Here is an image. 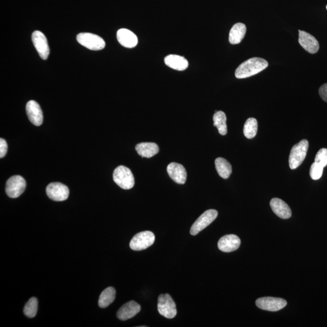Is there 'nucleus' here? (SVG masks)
<instances>
[{
	"label": "nucleus",
	"instance_id": "nucleus-1",
	"mask_svg": "<svg viewBox=\"0 0 327 327\" xmlns=\"http://www.w3.org/2000/svg\"><path fill=\"white\" fill-rule=\"evenodd\" d=\"M268 65V62L263 58L255 57L247 59L237 68L235 76L238 79L249 78L262 72Z\"/></svg>",
	"mask_w": 327,
	"mask_h": 327
},
{
	"label": "nucleus",
	"instance_id": "nucleus-2",
	"mask_svg": "<svg viewBox=\"0 0 327 327\" xmlns=\"http://www.w3.org/2000/svg\"><path fill=\"white\" fill-rule=\"evenodd\" d=\"M309 141L302 140L295 144L291 150L289 156V166L294 170L299 167L303 163L309 149Z\"/></svg>",
	"mask_w": 327,
	"mask_h": 327
},
{
	"label": "nucleus",
	"instance_id": "nucleus-3",
	"mask_svg": "<svg viewBox=\"0 0 327 327\" xmlns=\"http://www.w3.org/2000/svg\"><path fill=\"white\" fill-rule=\"evenodd\" d=\"M113 181L124 190H129L134 186L135 179L132 171L124 165L118 166L113 174Z\"/></svg>",
	"mask_w": 327,
	"mask_h": 327
},
{
	"label": "nucleus",
	"instance_id": "nucleus-4",
	"mask_svg": "<svg viewBox=\"0 0 327 327\" xmlns=\"http://www.w3.org/2000/svg\"><path fill=\"white\" fill-rule=\"evenodd\" d=\"M77 42L92 51H100L105 48L106 43L102 37L91 33H81L76 37Z\"/></svg>",
	"mask_w": 327,
	"mask_h": 327
},
{
	"label": "nucleus",
	"instance_id": "nucleus-5",
	"mask_svg": "<svg viewBox=\"0 0 327 327\" xmlns=\"http://www.w3.org/2000/svg\"><path fill=\"white\" fill-rule=\"evenodd\" d=\"M158 310L161 315L167 319H173L177 314L176 304L168 294H162L158 297Z\"/></svg>",
	"mask_w": 327,
	"mask_h": 327
},
{
	"label": "nucleus",
	"instance_id": "nucleus-6",
	"mask_svg": "<svg viewBox=\"0 0 327 327\" xmlns=\"http://www.w3.org/2000/svg\"><path fill=\"white\" fill-rule=\"evenodd\" d=\"M155 239V234L152 231H142L133 236L130 242V247L135 251L145 250L154 244Z\"/></svg>",
	"mask_w": 327,
	"mask_h": 327
},
{
	"label": "nucleus",
	"instance_id": "nucleus-7",
	"mask_svg": "<svg viewBox=\"0 0 327 327\" xmlns=\"http://www.w3.org/2000/svg\"><path fill=\"white\" fill-rule=\"evenodd\" d=\"M26 187V182L23 177L15 175L7 180L5 185V192L9 197L16 198L24 192Z\"/></svg>",
	"mask_w": 327,
	"mask_h": 327
},
{
	"label": "nucleus",
	"instance_id": "nucleus-8",
	"mask_svg": "<svg viewBox=\"0 0 327 327\" xmlns=\"http://www.w3.org/2000/svg\"><path fill=\"white\" fill-rule=\"evenodd\" d=\"M218 215V212L214 209L208 210L204 212L193 223L190 229V234L193 236L198 234L214 222L216 219Z\"/></svg>",
	"mask_w": 327,
	"mask_h": 327
},
{
	"label": "nucleus",
	"instance_id": "nucleus-9",
	"mask_svg": "<svg viewBox=\"0 0 327 327\" xmlns=\"http://www.w3.org/2000/svg\"><path fill=\"white\" fill-rule=\"evenodd\" d=\"M287 302L285 299L272 297H264L259 298L256 301V305L258 308L269 312H277L287 305Z\"/></svg>",
	"mask_w": 327,
	"mask_h": 327
},
{
	"label": "nucleus",
	"instance_id": "nucleus-10",
	"mask_svg": "<svg viewBox=\"0 0 327 327\" xmlns=\"http://www.w3.org/2000/svg\"><path fill=\"white\" fill-rule=\"evenodd\" d=\"M46 193L52 200L63 201L69 197V190L66 185L60 182H53L48 185Z\"/></svg>",
	"mask_w": 327,
	"mask_h": 327
},
{
	"label": "nucleus",
	"instance_id": "nucleus-11",
	"mask_svg": "<svg viewBox=\"0 0 327 327\" xmlns=\"http://www.w3.org/2000/svg\"><path fill=\"white\" fill-rule=\"evenodd\" d=\"M32 40L41 58L47 59L50 53L47 38L40 31H35L32 34Z\"/></svg>",
	"mask_w": 327,
	"mask_h": 327
},
{
	"label": "nucleus",
	"instance_id": "nucleus-12",
	"mask_svg": "<svg viewBox=\"0 0 327 327\" xmlns=\"http://www.w3.org/2000/svg\"><path fill=\"white\" fill-rule=\"evenodd\" d=\"M299 43L305 51L312 54L317 53L320 49L318 40L305 31H299Z\"/></svg>",
	"mask_w": 327,
	"mask_h": 327
},
{
	"label": "nucleus",
	"instance_id": "nucleus-13",
	"mask_svg": "<svg viewBox=\"0 0 327 327\" xmlns=\"http://www.w3.org/2000/svg\"><path fill=\"white\" fill-rule=\"evenodd\" d=\"M241 240L235 234H227L222 236L218 242V246L223 252H232L239 249Z\"/></svg>",
	"mask_w": 327,
	"mask_h": 327
},
{
	"label": "nucleus",
	"instance_id": "nucleus-14",
	"mask_svg": "<svg viewBox=\"0 0 327 327\" xmlns=\"http://www.w3.org/2000/svg\"><path fill=\"white\" fill-rule=\"evenodd\" d=\"M26 113L27 116L32 123L36 126L42 125L43 121V115L40 106L35 101H29L26 105Z\"/></svg>",
	"mask_w": 327,
	"mask_h": 327
},
{
	"label": "nucleus",
	"instance_id": "nucleus-15",
	"mask_svg": "<svg viewBox=\"0 0 327 327\" xmlns=\"http://www.w3.org/2000/svg\"><path fill=\"white\" fill-rule=\"evenodd\" d=\"M167 172L171 179L176 183L184 184L187 179V171L183 165L176 163L169 164Z\"/></svg>",
	"mask_w": 327,
	"mask_h": 327
},
{
	"label": "nucleus",
	"instance_id": "nucleus-16",
	"mask_svg": "<svg viewBox=\"0 0 327 327\" xmlns=\"http://www.w3.org/2000/svg\"><path fill=\"white\" fill-rule=\"evenodd\" d=\"M140 311V305L135 301H130L120 308L117 312V318L119 320L126 321L134 317Z\"/></svg>",
	"mask_w": 327,
	"mask_h": 327
},
{
	"label": "nucleus",
	"instance_id": "nucleus-17",
	"mask_svg": "<svg viewBox=\"0 0 327 327\" xmlns=\"http://www.w3.org/2000/svg\"><path fill=\"white\" fill-rule=\"evenodd\" d=\"M270 204H271L272 212L278 217L283 219H287L291 217V211L290 207L280 199L272 198Z\"/></svg>",
	"mask_w": 327,
	"mask_h": 327
},
{
	"label": "nucleus",
	"instance_id": "nucleus-18",
	"mask_svg": "<svg viewBox=\"0 0 327 327\" xmlns=\"http://www.w3.org/2000/svg\"><path fill=\"white\" fill-rule=\"evenodd\" d=\"M117 39L125 48H133L138 45V40L136 35L126 29L119 30L117 32Z\"/></svg>",
	"mask_w": 327,
	"mask_h": 327
},
{
	"label": "nucleus",
	"instance_id": "nucleus-19",
	"mask_svg": "<svg viewBox=\"0 0 327 327\" xmlns=\"http://www.w3.org/2000/svg\"><path fill=\"white\" fill-rule=\"evenodd\" d=\"M165 64L171 69L182 71L189 67V62L183 56L169 54L164 59Z\"/></svg>",
	"mask_w": 327,
	"mask_h": 327
},
{
	"label": "nucleus",
	"instance_id": "nucleus-20",
	"mask_svg": "<svg viewBox=\"0 0 327 327\" xmlns=\"http://www.w3.org/2000/svg\"><path fill=\"white\" fill-rule=\"evenodd\" d=\"M247 27L244 24L238 23L232 27L229 33V42L231 45L241 43L246 34Z\"/></svg>",
	"mask_w": 327,
	"mask_h": 327
},
{
	"label": "nucleus",
	"instance_id": "nucleus-21",
	"mask_svg": "<svg viewBox=\"0 0 327 327\" xmlns=\"http://www.w3.org/2000/svg\"><path fill=\"white\" fill-rule=\"evenodd\" d=\"M135 149L138 154L143 158H152L160 151L159 147L154 143H141L137 144Z\"/></svg>",
	"mask_w": 327,
	"mask_h": 327
},
{
	"label": "nucleus",
	"instance_id": "nucleus-22",
	"mask_svg": "<svg viewBox=\"0 0 327 327\" xmlns=\"http://www.w3.org/2000/svg\"><path fill=\"white\" fill-rule=\"evenodd\" d=\"M215 166L219 175L223 179H227L232 172V167L228 161L223 158H218L215 160Z\"/></svg>",
	"mask_w": 327,
	"mask_h": 327
},
{
	"label": "nucleus",
	"instance_id": "nucleus-23",
	"mask_svg": "<svg viewBox=\"0 0 327 327\" xmlns=\"http://www.w3.org/2000/svg\"><path fill=\"white\" fill-rule=\"evenodd\" d=\"M227 117L222 111H218L214 114V126L216 127L218 132L221 135H225L227 133Z\"/></svg>",
	"mask_w": 327,
	"mask_h": 327
},
{
	"label": "nucleus",
	"instance_id": "nucleus-24",
	"mask_svg": "<svg viewBox=\"0 0 327 327\" xmlns=\"http://www.w3.org/2000/svg\"><path fill=\"white\" fill-rule=\"evenodd\" d=\"M116 291L113 287H108L103 291L100 296L98 305L101 308H106L110 305L115 299Z\"/></svg>",
	"mask_w": 327,
	"mask_h": 327
},
{
	"label": "nucleus",
	"instance_id": "nucleus-25",
	"mask_svg": "<svg viewBox=\"0 0 327 327\" xmlns=\"http://www.w3.org/2000/svg\"><path fill=\"white\" fill-rule=\"evenodd\" d=\"M258 132V121L255 118H250L245 122L244 134L248 139H252Z\"/></svg>",
	"mask_w": 327,
	"mask_h": 327
},
{
	"label": "nucleus",
	"instance_id": "nucleus-26",
	"mask_svg": "<svg viewBox=\"0 0 327 327\" xmlns=\"http://www.w3.org/2000/svg\"><path fill=\"white\" fill-rule=\"evenodd\" d=\"M38 310V301L37 298H32L27 302L24 308V313L27 318H34L37 315Z\"/></svg>",
	"mask_w": 327,
	"mask_h": 327
},
{
	"label": "nucleus",
	"instance_id": "nucleus-27",
	"mask_svg": "<svg viewBox=\"0 0 327 327\" xmlns=\"http://www.w3.org/2000/svg\"><path fill=\"white\" fill-rule=\"evenodd\" d=\"M324 168L317 163H313L310 170L311 178L313 180L320 179L323 176Z\"/></svg>",
	"mask_w": 327,
	"mask_h": 327
},
{
	"label": "nucleus",
	"instance_id": "nucleus-28",
	"mask_svg": "<svg viewBox=\"0 0 327 327\" xmlns=\"http://www.w3.org/2000/svg\"><path fill=\"white\" fill-rule=\"evenodd\" d=\"M315 162L323 166V167L327 165V149L323 148L320 150L316 154Z\"/></svg>",
	"mask_w": 327,
	"mask_h": 327
},
{
	"label": "nucleus",
	"instance_id": "nucleus-29",
	"mask_svg": "<svg viewBox=\"0 0 327 327\" xmlns=\"http://www.w3.org/2000/svg\"><path fill=\"white\" fill-rule=\"evenodd\" d=\"M7 152V144L4 139H0V158L5 157Z\"/></svg>",
	"mask_w": 327,
	"mask_h": 327
},
{
	"label": "nucleus",
	"instance_id": "nucleus-30",
	"mask_svg": "<svg viewBox=\"0 0 327 327\" xmlns=\"http://www.w3.org/2000/svg\"><path fill=\"white\" fill-rule=\"evenodd\" d=\"M319 94H320L322 99L327 103V83L323 84L320 87V90H319Z\"/></svg>",
	"mask_w": 327,
	"mask_h": 327
},
{
	"label": "nucleus",
	"instance_id": "nucleus-31",
	"mask_svg": "<svg viewBox=\"0 0 327 327\" xmlns=\"http://www.w3.org/2000/svg\"><path fill=\"white\" fill-rule=\"evenodd\" d=\"M326 8H327V7H326Z\"/></svg>",
	"mask_w": 327,
	"mask_h": 327
}]
</instances>
